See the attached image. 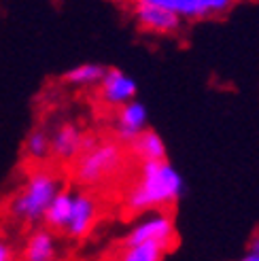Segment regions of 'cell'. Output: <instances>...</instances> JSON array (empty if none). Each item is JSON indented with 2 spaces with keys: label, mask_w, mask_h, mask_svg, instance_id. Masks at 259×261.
I'll list each match as a JSON object with an SVG mask.
<instances>
[{
  "label": "cell",
  "mask_w": 259,
  "mask_h": 261,
  "mask_svg": "<svg viewBox=\"0 0 259 261\" xmlns=\"http://www.w3.org/2000/svg\"><path fill=\"white\" fill-rule=\"evenodd\" d=\"M183 191L185 180L168 160L140 164L134 185L125 193V208L136 215L160 213L174 206Z\"/></svg>",
  "instance_id": "cell-1"
},
{
  "label": "cell",
  "mask_w": 259,
  "mask_h": 261,
  "mask_svg": "<svg viewBox=\"0 0 259 261\" xmlns=\"http://www.w3.org/2000/svg\"><path fill=\"white\" fill-rule=\"evenodd\" d=\"M62 191V180L56 172L51 170H32L25 176L23 185L19 187L17 195L11 200L9 213L17 221L23 223H38L43 221L49 204Z\"/></svg>",
  "instance_id": "cell-2"
},
{
  "label": "cell",
  "mask_w": 259,
  "mask_h": 261,
  "mask_svg": "<svg viewBox=\"0 0 259 261\" xmlns=\"http://www.w3.org/2000/svg\"><path fill=\"white\" fill-rule=\"evenodd\" d=\"M125 164L123 147L117 140H98L92 149H87L76 158L74 176L81 185L94 187L107 182L117 174Z\"/></svg>",
  "instance_id": "cell-3"
},
{
  "label": "cell",
  "mask_w": 259,
  "mask_h": 261,
  "mask_svg": "<svg viewBox=\"0 0 259 261\" xmlns=\"http://www.w3.org/2000/svg\"><path fill=\"white\" fill-rule=\"evenodd\" d=\"M145 242L162 244V246H166L168 251L174 246V242H176V227H174V217L168 211L145 215L123 236L121 246H134V244H145Z\"/></svg>",
  "instance_id": "cell-4"
},
{
  "label": "cell",
  "mask_w": 259,
  "mask_h": 261,
  "mask_svg": "<svg viewBox=\"0 0 259 261\" xmlns=\"http://www.w3.org/2000/svg\"><path fill=\"white\" fill-rule=\"evenodd\" d=\"M134 21L140 30L151 34H176L183 28V19L164 9L160 0H138L132 7Z\"/></svg>",
  "instance_id": "cell-5"
},
{
  "label": "cell",
  "mask_w": 259,
  "mask_h": 261,
  "mask_svg": "<svg viewBox=\"0 0 259 261\" xmlns=\"http://www.w3.org/2000/svg\"><path fill=\"white\" fill-rule=\"evenodd\" d=\"M160 5L183 21H200L225 15L234 0H160Z\"/></svg>",
  "instance_id": "cell-6"
},
{
  "label": "cell",
  "mask_w": 259,
  "mask_h": 261,
  "mask_svg": "<svg viewBox=\"0 0 259 261\" xmlns=\"http://www.w3.org/2000/svg\"><path fill=\"white\" fill-rule=\"evenodd\" d=\"M138 85L130 74H125L121 68H109L98 83V98L109 104V107H123V104L136 100Z\"/></svg>",
  "instance_id": "cell-7"
},
{
  "label": "cell",
  "mask_w": 259,
  "mask_h": 261,
  "mask_svg": "<svg viewBox=\"0 0 259 261\" xmlns=\"http://www.w3.org/2000/svg\"><path fill=\"white\" fill-rule=\"evenodd\" d=\"M149 113L140 100H132L117 109L115 115V136L121 147H130L140 132L147 129Z\"/></svg>",
  "instance_id": "cell-8"
},
{
  "label": "cell",
  "mask_w": 259,
  "mask_h": 261,
  "mask_svg": "<svg viewBox=\"0 0 259 261\" xmlns=\"http://www.w3.org/2000/svg\"><path fill=\"white\" fill-rule=\"evenodd\" d=\"M96 217H98L96 200L85 191H76V193H72V211H70L68 225L64 231L74 240H83L92 233Z\"/></svg>",
  "instance_id": "cell-9"
},
{
  "label": "cell",
  "mask_w": 259,
  "mask_h": 261,
  "mask_svg": "<svg viewBox=\"0 0 259 261\" xmlns=\"http://www.w3.org/2000/svg\"><path fill=\"white\" fill-rule=\"evenodd\" d=\"M83 129L70 121L62 123L56 127V132L51 134V155L58 162H72L81 155L83 149Z\"/></svg>",
  "instance_id": "cell-10"
},
{
  "label": "cell",
  "mask_w": 259,
  "mask_h": 261,
  "mask_svg": "<svg viewBox=\"0 0 259 261\" xmlns=\"http://www.w3.org/2000/svg\"><path fill=\"white\" fill-rule=\"evenodd\" d=\"M127 149H130V153H132L134 160H140V164L164 162L168 158L164 138L155 132V129H151V127H147L145 132H140L136 136V140Z\"/></svg>",
  "instance_id": "cell-11"
},
{
  "label": "cell",
  "mask_w": 259,
  "mask_h": 261,
  "mask_svg": "<svg viewBox=\"0 0 259 261\" xmlns=\"http://www.w3.org/2000/svg\"><path fill=\"white\" fill-rule=\"evenodd\" d=\"M58 242L54 231L47 227L34 229L23 246V261H56Z\"/></svg>",
  "instance_id": "cell-12"
},
{
  "label": "cell",
  "mask_w": 259,
  "mask_h": 261,
  "mask_svg": "<svg viewBox=\"0 0 259 261\" xmlns=\"http://www.w3.org/2000/svg\"><path fill=\"white\" fill-rule=\"evenodd\" d=\"M72 193L74 191H68V189H62L54 202L49 204L47 213L43 217V221L47 223V229L51 231H58V229H66L68 225V219H70V211H72Z\"/></svg>",
  "instance_id": "cell-13"
},
{
  "label": "cell",
  "mask_w": 259,
  "mask_h": 261,
  "mask_svg": "<svg viewBox=\"0 0 259 261\" xmlns=\"http://www.w3.org/2000/svg\"><path fill=\"white\" fill-rule=\"evenodd\" d=\"M107 72V66L96 62H85V64H76L70 70L62 74V81L68 85L76 87H87V85H98L102 81V76Z\"/></svg>",
  "instance_id": "cell-14"
},
{
  "label": "cell",
  "mask_w": 259,
  "mask_h": 261,
  "mask_svg": "<svg viewBox=\"0 0 259 261\" xmlns=\"http://www.w3.org/2000/svg\"><path fill=\"white\" fill-rule=\"evenodd\" d=\"M168 249L155 242L134 244V246H121L115 261H164Z\"/></svg>",
  "instance_id": "cell-15"
},
{
  "label": "cell",
  "mask_w": 259,
  "mask_h": 261,
  "mask_svg": "<svg viewBox=\"0 0 259 261\" xmlns=\"http://www.w3.org/2000/svg\"><path fill=\"white\" fill-rule=\"evenodd\" d=\"M25 153L36 162L51 155V134L45 127H34L28 134V138H25Z\"/></svg>",
  "instance_id": "cell-16"
},
{
  "label": "cell",
  "mask_w": 259,
  "mask_h": 261,
  "mask_svg": "<svg viewBox=\"0 0 259 261\" xmlns=\"http://www.w3.org/2000/svg\"><path fill=\"white\" fill-rule=\"evenodd\" d=\"M0 261H15V253L5 240H0Z\"/></svg>",
  "instance_id": "cell-17"
},
{
  "label": "cell",
  "mask_w": 259,
  "mask_h": 261,
  "mask_svg": "<svg viewBox=\"0 0 259 261\" xmlns=\"http://www.w3.org/2000/svg\"><path fill=\"white\" fill-rule=\"evenodd\" d=\"M247 251L259 255V231H255L253 236H251V240H249V244H247Z\"/></svg>",
  "instance_id": "cell-18"
},
{
  "label": "cell",
  "mask_w": 259,
  "mask_h": 261,
  "mask_svg": "<svg viewBox=\"0 0 259 261\" xmlns=\"http://www.w3.org/2000/svg\"><path fill=\"white\" fill-rule=\"evenodd\" d=\"M238 261H259V255H257V253H249V251H247V253H244Z\"/></svg>",
  "instance_id": "cell-19"
}]
</instances>
